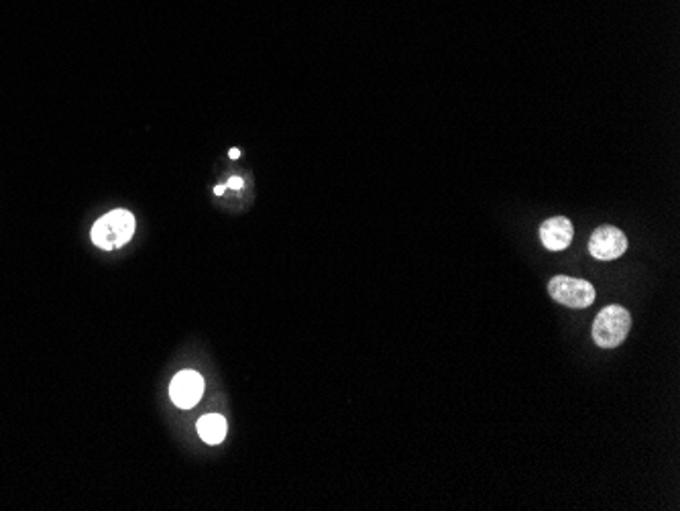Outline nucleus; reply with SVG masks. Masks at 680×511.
<instances>
[{"instance_id": "1", "label": "nucleus", "mask_w": 680, "mask_h": 511, "mask_svg": "<svg viewBox=\"0 0 680 511\" xmlns=\"http://www.w3.org/2000/svg\"><path fill=\"white\" fill-rule=\"evenodd\" d=\"M135 235V216L129 210H112L94 222L92 242L104 250H115Z\"/></svg>"}, {"instance_id": "2", "label": "nucleus", "mask_w": 680, "mask_h": 511, "mask_svg": "<svg viewBox=\"0 0 680 511\" xmlns=\"http://www.w3.org/2000/svg\"><path fill=\"white\" fill-rule=\"evenodd\" d=\"M632 328L630 312L622 306H607L592 322V339L601 349H615L622 344Z\"/></svg>"}, {"instance_id": "3", "label": "nucleus", "mask_w": 680, "mask_h": 511, "mask_svg": "<svg viewBox=\"0 0 680 511\" xmlns=\"http://www.w3.org/2000/svg\"><path fill=\"white\" fill-rule=\"evenodd\" d=\"M551 298L569 308H589L595 301V288L587 280L558 275L548 283Z\"/></svg>"}, {"instance_id": "4", "label": "nucleus", "mask_w": 680, "mask_h": 511, "mask_svg": "<svg viewBox=\"0 0 680 511\" xmlns=\"http://www.w3.org/2000/svg\"><path fill=\"white\" fill-rule=\"evenodd\" d=\"M204 379L196 371H180L170 385L171 402L181 410H191L202 400Z\"/></svg>"}, {"instance_id": "5", "label": "nucleus", "mask_w": 680, "mask_h": 511, "mask_svg": "<svg viewBox=\"0 0 680 511\" xmlns=\"http://www.w3.org/2000/svg\"><path fill=\"white\" fill-rule=\"evenodd\" d=\"M627 249V239L615 227H599L589 240V253L599 261H613L619 259Z\"/></svg>"}, {"instance_id": "6", "label": "nucleus", "mask_w": 680, "mask_h": 511, "mask_svg": "<svg viewBox=\"0 0 680 511\" xmlns=\"http://www.w3.org/2000/svg\"><path fill=\"white\" fill-rule=\"evenodd\" d=\"M574 229L566 216H554L540 227V239L548 250H562L571 245Z\"/></svg>"}, {"instance_id": "7", "label": "nucleus", "mask_w": 680, "mask_h": 511, "mask_svg": "<svg viewBox=\"0 0 680 511\" xmlns=\"http://www.w3.org/2000/svg\"><path fill=\"white\" fill-rule=\"evenodd\" d=\"M226 420L221 414H208L198 420V434L206 445H221L226 436Z\"/></svg>"}, {"instance_id": "8", "label": "nucleus", "mask_w": 680, "mask_h": 511, "mask_svg": "<svg viewBox=\"0 0 680 511\" xmlns=\"http://www.w3.org/2000/svg\"><path fill=\"white\" fill-rule=\"evenodd\" d=\"M226 188L241 189V188H242V179H241V178H231L229 181H226Z\"/></svg>"}, {"instance_id": "9", "label": "nucleus", "mask_w": 680, "mask_h": 511, "mask_svg": "<svg viewBox=\"0 0 680 511\" xmlns=\"http://www.w3.org/2000/svg\"><path fill=\"white\" fill-rule=\"evenodd\" d=\"M229 158H231V159H239V158H241V151H239V149H231V151H229Z\"/></svg>"}, {"instance_id": "10", "label": "nucleus", "mask_w": 680, "mask_h": 511, "mask_svg": "<svg viewBox=\"0 0 680 511\" xmlns=\"http://www.w3.org/2000/svg\"><path fill=\"white\" fill-rule=\"evenodd\" d=\"M224 189H226V184H224V186H216V188H214V194H216V196H222V194H224Z\"/></svg>"}]
</instances>
